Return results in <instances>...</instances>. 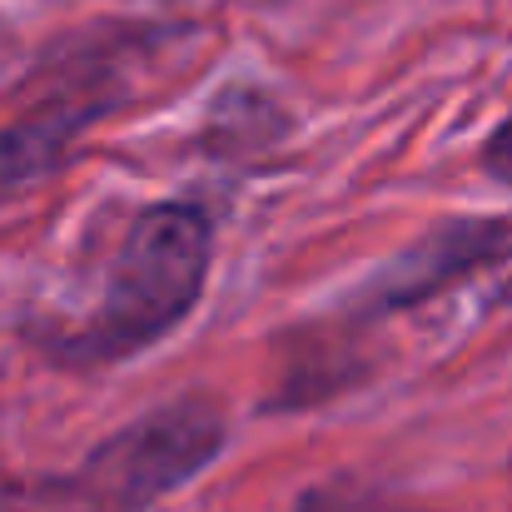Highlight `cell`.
Instances as JSON below:
<instances>
[{"mask_svg": "<svg viewBox=\"0 0 512 512\" xmlns=\"http://www.w3.org/2000/svg\"><path fill=\"white\" fill-rule=\"evenodd\" d=\"M289 130H294V120H289V110L269 90H259V85H224L214 95V105H209L204 145L219 160H249L259 150H274Z\"/></svg>", "mask_w": 512, "mask_h": 512, "instance_id": "obj_5", "label": "cell"}, {"mask_svg": "<svg viewBox=\"0 0 512 512\" xmlns=\"http://www.w3.org/2000/svg\"><path fill=\"white\" fill-rule=\"evenodd\" d=\"M105 110H110V100L80 95V100H50V105L30 110L25 120L5 125L0 130V204L60 170L70 160V145L80 140V130L95 125Z\"/></svg>", "mask_w": 512, "mask_h": 512, "instance_id": "obj_4", "label": "cell"}, {"mask_svg": "<svg viewBox=\"0 0 512 512\" xmlns=\"http://www.w3.org/2000/svg\"><path fill=\"white\" fill-rule=\"evenodd\" d=\"M483 170L493 174L498 184H512V115L483 140Z\"/></svg>", "mask_w": 512, "mask_h": 512, "instance_id": "obj_7", "label": "cell"}, {"mask_svg": "<svg viewBox=\"0 0 512 512\" xmlns=\"http://www.w3.org/2000/svg\"><path fill=\"white\" fill-rule=\"evenodd\" d=\"M512 259V219L503 214H458L433 224L428 234H418L408 249H398L348 304L343 319L348 324H383L393 314H408L468 279H478L483 269H498Z\"/></svg>", "mask_w": 512, "mask_h": 512, "instance_id": "obj_3", "label": "cell"}, {"mask_svg": "<svg viewBox=\"0 0 512 512\" xmlns=\"http://www.w3.org/2000/svg\"><path fill=\"white\" fill-rule=\"evenodd\" d=\"M294 512H428L423 503H408L378 483H363L353 473H339V478H324L314 488L299 493Z\"/></svg>", "mask_w": 512, "mask_h": 512, "instance_id": "obj_6", "label": "cell"}, {"mask_svg": "<svg viewBox=\"0 0 512 512\" xmlns=\"http://www.w3.org/2000/svg\"><path fill=\"white\" fill-rule=\"evenodd\" d=\"M214 264V219L194 199L140 204L115 249L100 264L95 304L80 324L25 329L55 368H110L125 363L199 309Z\"/></svg>", "mask_w": 512, "mask_h": 512, "instance_id": "obj_1", "label": "cell"}, {"mask_svg": "<svg viewBox=\"0 0 512 512\" xmlns=\"http://www.w3.org/2000/svg\"><path fill=\"white\" fill-rule=\"evenodd\" d=\"M229 448V413L204 388H189L170 403L105 433L50 493L90 512H150L184 493L199 473Z\"/></svg>", "mask_w": 512, "mask_h": 512, "instance_id": "obj_2", "label": "cell"}, {"mask_svg": "<svg viewBox=\"0 0 512 512\" xmlns=\"http://www.w3.org/2000/svg\"><path fill=\"white\" fill-rule=\"evenodd\" d=\"M488 304H493V309H512V279L493 289V299H488Z\"/></svg>", "mask_w": 512, "mask_h": 512, "instance_id": "obj_8", "label": "cell"}]
</instances>
